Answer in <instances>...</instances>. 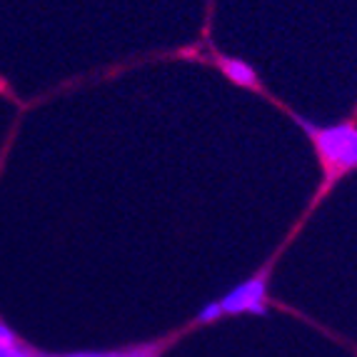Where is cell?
Returning a JSON list of instances; mask_svg holds the SVG:
<instances>
[{
  "label": "cell",
  "mask_w": 357,
  "mask_h": 357,
  "mask_svg": "<svg viewBox=\"0 0 357 357\" xmlns=\"http://www.w3.org/2000/svg\"><path fill=\"white\" fill-rule=\"evenodd\" d=\"M33 357H115V352L102 350H80V352H63V355H33Z\"/></svg>",
  "instance_id": "cell-6"
},
{
  "label": "cell",
  "mask_w": 357,
  "mask_h": 357,
  "mask_svg": "<svg viewBox=\"0 0 357 357\" xmlns=\"http://www.w3.org/2000/svg\"><path fill=\"white\" fill-rule=\"evenodd\" d=\"M36 352L23 342L15 330L6 322H0V357H33Z\"/></svg>",
  "instance_id": "cell-4"
},
{
  "label": "cell",
  "mask_w": 357,
  "mask_h": 357,
  "mask_svg": "<svg viewBox=\"0 0 357 357\" xmlns=\"http://www.w3.org/2000/svg\"><path fill=\"white\" fill-rule=\"evenodd\" d=\"M215 66L220 68L222 75H225L232 85H238V88H245V90H255V93L262 90L260 75H257V70L248 60L235 58V55H215Z\"/></svg>",
  "instance_id": "cell-3"
},
{
  "label": "cell",
  "mask_w": 357,
  "mask_h": 357,
  "mask_svg": "<svg viewBox=\"0 0 357 357\" xmlns=\"http://www.w3.org/2000/svg\"><path fill=\"white\" fill-rule=\"evenodd\" d=\"M295 120L315 148L322 170V183L315 200H322V195H328L340 180L357 170V113L333 126H317L298 115Z\"/></svg>",
  "instance_id": "cell-1"
},
{
  "label": "cell",
  "mask_w": 357,
  "mask_h": 357,
  "mask_svg": "<svg viewBox=\"0 0 357 357\" xmlns=\"http://www.w3.org/2000/svg\"><path fill=\"white\" fill-rule=\"evenodd\" d=\"M268 290H270V268L257 270L248 280L225 292L218 305L225 315H265L268 312Z\"/></svg>",
  "instance_id": "cell-2"
},
{
  "label": "cell",
  "mask_w": 357,
  "mask_h": 357,
  "mask_svg": "<svg viewBox=\"0 0 357 357\" xmlns=\"http://www.w3.org/2000/svg\"><path fill=\"white\" fill-rule=\"evenodd\" d=\"M220 317H222L220 305H218V300H213V303H208V305H203V307H200V312H197L195 320L200 322V325H210V322L220 320Z\"/></svg>",
  "instance_id": "cell-5"
},
{
  "label": "cell",
  "mask_w": 357,
  "mask_h": 357,
  "mask_svg": "<svg viewBox=\"0 0 357 357\" xmlns=\"http://www.w3.org/2000/svg\"><path fill=\"white\" fill-rule=\"evenodd\" d=\"M158 352L153 347H137V350H128V352H115V357H155Z\"/></svg>",
  "instance_id": "cell-7"
}]
</instances>
